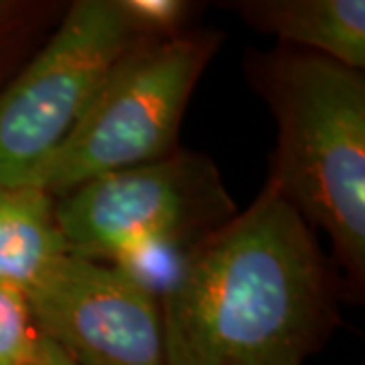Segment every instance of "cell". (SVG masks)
<instances>
[{"label": "cell", "instance_id": "5b68a950", "mask_svg": "<svg viewBox=\"0 0 365 365\" xmlns=\"http://www.w3.org/2000/svg\"><path fill=\"white\" fill-rule=\"evenodd\" d=\"M148 37L122 0H76L0 90V182L26 177L69 136L116 63Z\"/></svg>", "mask_w": 365, "mask_h": 365}, {"label": "cell", "instance_id": "ba28073f", "mask_svg": "<svg viewBox=\"0 0 365 365\" xmlns=\"http://www.w3.org/2000/svg\"><path fill=\"white\" fill-rule=\"evenodd\" d=\"M55 201L37 185L0 182V287L26 297L67 254Z\"/></svg>", "mask_w": 365, "mask_h": 365}, {"label": "cell", "instance_id": "277c9868", "mask_svg": "<svg viewBox=\"0 0 365 365\" xmlns=\"http://www.w3.org/2000/svg\"><path fill=\"white\" fill-rule=\"evenodd\" d=\"M55 199L67 254L118 268L148 252L187 254L237 215L217 165L181 148Z\"/></svg>", "mask_w": 365, "mask_h": 365}, {"label": "cell", "instance_id": "3957f363", "mask_svg": "<svg viewBox=\"0 0 365 365\" xmlns=\"http://www.w3.org/2000/svg\"><path fill=\"white\" fill-rule=\"evenodd\" d=\"M222 41L217 31H182L124 55L76 128L26 185L61 197L96 177L169 157L179 148L189 98Z\"/></svg>", "mask_w": 365, "mask_h": 365}, {"label": "cell", "instance_id": "7c38bea8", "mask_svg": "<svg viewBox=\"0 0 365 365\" xmlns=\"http://www.w3.org/2000/svg\"><path fill=\"white\" fill-rule=\"evenodd\" d=\"M29 365H76V364H73V361H71V359H69L61 349H57L51 341H47L45 337H41L37 357H35V359H33Z\"/></svg>", "mask_w": 365, "mask_h": 365}, {"label": "cell", "instance_id": "30bf717a", "mask_svg": "<svg viewBox=\"0 0 365 365\" xmlns=\"http://www.w3.org/2000/svg\"><path fill=\"white\" fill-rule=\"evenodd\" d=\"M136 25L153 39H167L187 31L193 2L185 0H122Z\"/></svg>", "mask_w": 365, "mask_h": 365}, {"label": "cell", "instance_id": "8fae6325", "mask_svg": "<svg viewBox=\"0 0 365 365\" xmlns=\"http://www.w3.org/2000/svg\"><path fill=\"white\" fill-rule=\"evenodd\" d=\"M57 11V4L0 0V53L23 41Z\"/></svg>", "mask_w": 365, "mask_h": 365}, {"label": "cell", "instance_id": "9c48e42d", "mask_svg": "<svg viewBox=\"0 0 365 365\" xmlns=\"http://www.w3.org/2000/svg\"><path fill=\"white\" fill-rule=\"evenodd\" d=\"M39 343L25 294L0 287V365H29L37 357Z\"/></svg>", "mask_w": 365, "mask_h": 365}, {"label": "cell", "instance_id": "7a4b0ae2", "mask_svg": "<svg viewBox=\"0 0 365 365\" xmlns=\"http://www.w3.org/2000/svg\"><path fill=\"white\" fill-rule=\"evenodd\" d=\"M246 71L276 120L268 181L333 246L351 292L365 284V76L325 55L278 45Z\"/></svg>", "mask_w": 365, "mask_h": 365}, {"label": "cell", "instance_id": "52a82bcc", "mask_svg": "<svg viewBox=\"0 0 365 365\" xmlns=\"http://www.w3.org/2000/svg\"><path fill=\"white\" fill-rule=\"evenodd\" d=\"M223 6L252 29L278 37L280 45L319 53L364 71V0H237Z\"/></svg>", "mask_w": 365, "mask_h": 365}, {"label": "cell", "instance_id": "8992f818", "mask_svg": "<svg viewBox=\"0 0 365 365\" xmlns=\"http://www.w3.org/2000/svg\"><path fill=\"white\" fill-rule=\"evenodd\" d=\"M26 302L41 337L76 365H165L158 297L118 266L66 254Z\"/></svg>", "mask_w": 365, "mask_h": 365}, {"label": "cell", "instance_id": "6da1fadb", "mask_svg": "<svg viewBox=\"0 0 365 365\" xmlns=\"http://www.w3.org/2000/svg\"><path fill=\"white\" fill-rule=\"evenodd\" d=\"M339 270L266 181L163 288L165 365H304L339 325Z\"/></svg>", "mask_w": 365, "mask_h": 365}]
</instances>
